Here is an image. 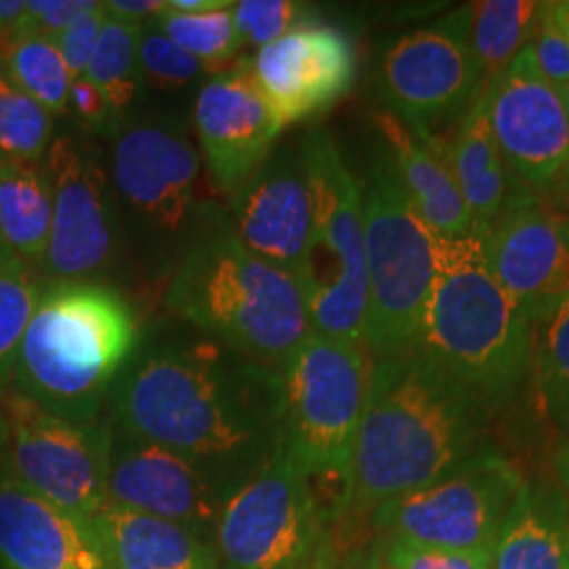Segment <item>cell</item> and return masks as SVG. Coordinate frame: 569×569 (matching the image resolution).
I'll list each match as a JSON object with an SVG mask.
<instances>
[{
	"label": "cell",
	"mask_w": 569,
	"mask_h": 569,
	"mask_svg": "<svg viewBox=\"0 0 569 569\" xmlns=\"http://www.w3.org/2000/svg\"><path fill=\"white\" fill-rule=\"evenodd\" d=\"M110 425L169 449L226 491L283 441L281 367L218 340L136 348L110 392Z\"/></svg>",
	"instance_id": "6da1fadb"
},
{
	"label": "cell",
	"mask_w": 569,
	"mask_h": 569,
	"mask_svg": "<svg viewBox=\"0 0 569 569\" xmlns=\"http://www.w3.org/2000/svg\"><path fill=\"white\" fill-rule=\"evenodd\" d=\"M491 411L488 401L418 348L373 359L336 519L369 517L488 446Z\"/></svg>",
	"instance_id": "7a4b0ae2"
},
{
	"label": "cell",
	"mask_w": 569,
	"mask_h": 569,
	"mask_svg": "<svg viewBox=\"0 0 569 569\" xmlns=\"http://www.w3.org/2000/svg\"><path fill=\"white\" fill-rule=\"evenodd\" d=\"M138 348V326L119 291L56 283L42 291L13 367V392L72 422L100 420Z\"/></svg>",
	"instance_id": "3957f363"
},
{
	"label": "cell",
	"mask_w": 569,
	"mask_h": 569,
	"mask_svg": "<svg viewBox=\"0 0 569 569\" xmlns=\"http://www.w3.org/2000/svg\"><path fill=\"white\" fill-rule=\"evenodd\" d=\"M416 348L493 409L523 385L531 361L529 321L493 277L475 234L437 237L435 277Z\"/></svg>",
	"instance_id": "277c9868"
},
{
	"label": "cell",
	"mask_w": 569,
	"mask_h": 569,
	"mask_svg": "<svg viewBox=\"0 0 569 569\" xmlns=\"http://www.w3.org/2000/svg\"><path fill=\"white\" fill-rule=\"evenodd\" d=\"M164 305L213 340L266 366H283L312 333L296 274L249 251L232 230L188 249Z\"/></svg>",
	"instance_id": "5b68a950"
},
{
	"label": "cell",
	"mask_w": 569,
	"mask_h": 569,
	"mask_svg": "<svg viewBox=\"0 0 569 569\" xmlns=\"http://www.w3.org/2000/svg\"><path fill=\"white\" fill-rule=\"evenodd\" d=\"M312 226L298 283L312 331L363 346L367 319L366 222L361 186L327 131L300 143ZM366 348V346H363Z\"/></svg>",
	"instance_id": "8992f818"
},
{
	"label": "cell",
	"mask_w": 569,
	"mask_h": 569,
	"mask_svg": "<svg viewBox=\"0 0 569 569\" xmlns=\"http://www.w3.org/2000/svg\"><path fill=\"white\" fill-rule=\"evenodd\" d=\"M361 201L367 258L363 346L378 359L418 345L435 277L437 234L407 201L385 150L373 159L361 186Z\"/></svg>",
	"instance_id": "52a82bcc"
},
{
	"label": "cell",
	"mask_w": 569,
	"mask_h": 569,
	"mask_svg": "<svg viewBox=\"0 0 569 569\" xmlns=\"http://www.w3.org/2000/svg\"><path fill=\"white\" fill-rule=\"evenodd\" d=\"M369 373L371 359L363 346L317 331L281 366L284 451L315 486L331 483L338 489L340 502L366 409Z\"/></svg>",
	"instance_id": "ba28073f"
},
{
	"label": "cell",
	"mask_w": 569,
	"mask_h": 569,
	"mask_svg": "<svg viewBox=\"0 0 569 569\" xmlns=\"http://www.w3.org/2000/svg\"><path fill=\"white\" fill-rule=\"evenodd\" d=\"M211 550L218 569H319L333 552L323 502L283 441L226 493Z\"/></svg>",
	"instance_id": "9c48e42d"
},
{
	"label": "cell",
	"mask_w": 569,
	"mask_h": 569,
	"mask_svg": "<svg viewBox=\"0 0 569 569\" xmlns=\"http://www.w3.org/2000/svg\"><path fill=\"white\" fill-rule=\"evenodd\" d=\"M526 483L519 468L483 446L427 486L388 500L369 521L378 538L491 552Z\"/></svg>",
	"instance_id": "30bf717a"
},
{
	"label": "cell",
	"mask_w": 569,
	"mask_h": 569,
	"mask_svg": "<svg viewBox=\"0 0 569 569\" xmlns=\"http://www.w3.org/2000/svg\"><path fill=\"white\" fill-rule=\"evenodd\" d=\"M486 87L470 42V4L399 37L380 58V98L413 129L462 119Z\"/></svg>",
	"instance_id": "8fae6325"
},
{
	"label": "cell",
	"mask_w": 569,
	"mask_h": 569,
	"mask_svg": "<svg viewBox=\"0 0 569 569\" xmlns=\"http://www.w3.org/2000/svg\"><path fill=\"white\" fill-rule=\"evenodd\" d=\"M4 407L13 430V479L82 521L100 512L108 505L110 422H72L13 390Z\"/></svg>",
	"instance_id": "7c38bea8"
},
{
	"label": "cell",
	"mask_w": 569,
	"mask_h": 569,
	"mask_svg": "<svg viewBox=\"0 0 569 569\" xmlns=\"http://www.w3.org/2000/svg\"><path fill=\"white\" fill-rule=\"evenodd\" d=\"M489 122L502 161L533 190L569 178V108L538 70L531 47L486 87Z\"/></svg>",
	"instance_id": "4fadbf2b"
},
{
	"label": "cell",
	"mask_w": 569,
	"mask_h": 569,
	"mask_svg": "<svg viewBox=\"0 0 569 569\" xmlns=\"http://www.w3.org/2000/svg\"><path fill=\"white\" fill-rule=\"evenodd\" d=\"M44 173L53 222L42 268L60 283H79L102 272L114 253L108 180L96 154L70 136L49 146Z\"/></svg>",
	"instance_id": "5bb4252c"
},
{
	"label": "cell",
	"mask_w": 569,
	"mask_h": 569,
	"mask_svg": "<svg viewBox=\"0 0 569 569\" xmlns=\"http://www.w3.org/2000/svg\"><path fill=\"white\" fill-rule=\"evenodd\" d=\"M110 428L108 505L182 526L211 545L228 491L182 456Z\"/></svg>",
	"instance_id": "9a60e30c"
},
{
	"label": "cell",
	"mask_w": 569,
	"mask_h": 569,
	"mask_svg": "<svg viewBox=\"0 0 569 569\" xmlns=\"http://www.w3.org/2000/svg\"><path fill=\"white\" fill-rule=\"evenodd\" d=\"M486 260L529 323H549L569 300V222L512 201L477 237Z\"/></svg>",
	"instance_id": "2e32d148"
},
{
	"label": "cell",
	"mask_w": 569,
	"mask_h": 569,
	"mask_svg": "<svg viewBox=\"0 0 569 569\" xmlns=\"http://www.w3.org/2000/svg\"><path fill=\"white\" fill-rule=\"evenodd\" d=\"M251 77L284 127L329 110L357 81L355 42L333 26L298 23L249 61Z\"/></svg>",
	"instance_id": "e0dca14e"
},
{
	"label": "cell",
	"mask_w": 569,
	"mask_h": 569,
	"mask_svg": "<svg viewBox=\"0 0 569 569\" xmlns=\"http://www.w3.org/2000/svg\"><path fill=\"white\" fill-rule=\"evenodd\" d=\"M194 127L213 182L226 194H234L264 164L284 129L253 81L249 61L204 82L194 103Z\"/></svg>",
	"instance_id": "ac0fdd59"
},
{
	"label": "cell",
	"mask_w": 569,
	"mask_h": 569,
	"mask_svg": "<svg viewBox=\"0 0 569 569\" xmlns=\"http://www.w3.org/2000/svg\"><path fill=\"white\" fill-rule=\"evenodd\" d=\"M112 182L127 207L161 232L192 213L201 161L182 129L167 122L124 127L112 138Z\"/></svg>",
	"instance_id": "d6986e66"
},
{
	"label": "cell",
	"mask_w": 569,
	"mask_h": 569,
	"mask_svg": "<svg viewBox=\"0 0 569 569\" xmlns=\"http://www.w3.org/2000/svg\"><path fill=\"white\" fill-rule=\"evenodd\" d=\"M230 199L234 237L266 262L298 277L312 226L302 152L272 150Z\"/></svg>",
	"instance_id": "ffe728a7"
},
{
	"label": "cell",
	"mask_w": 569,
	"mask_h": 569,
	"mask_svg": "<svg viewBox=\"0 0 569 569\" xmlns=\"http://www.w3.org/2000/svg\"><path fill=\"white\" fill-rule=\"evenodd\" d=\"M0 569H108L89 521L16 479L0 486Z\"/></svg>",
	"instance_id": "44dd1931"
},
{
	"label": "cell",
	"mask_w": 569,
	"mask_h": 569,
	"mask_svg": "<svg viewBox=\"0 0 569 569\" xmlns=\"http://www.w3.org/2000/svg\"><path fill=\"white\" fill-rule=\"evenodd\" d=\"M373 127L407 201L428 230L441 239L470 237L472 220L449 169V143L388 110L376 112Z\"/></svg>",
	"instance_id": "7402d4cb"
},
{
	"label": "cell",
	"mask_w": 569,
	"mask_h": 569,
	"mask_svg": "<svg viewBox=\"0 0 569 569\" xmlns=\"http://www.w3.org/2000/svg\"><path fill=\"white\" fill-rule=\"evenodd\" d=\"M89 526L108 569H218L207 540L163 519L106 505Z\"/></svg>",
	"instance_id": "603a6c76"
},
{
	"label": "cell",
	"mask_w": 569,
	"mask_h": 569,
	"mask_svg": "<svg viewBox=\"0 0 569 569\" xmlns=\"http://www.w3.org/2000/svg\"><path fill=\"white\" fill-rule=\"evenodd\" d=\"M491 569H569V502L561 489L526 483L498 533Z\"/></svg>",
	"instance_id": "cb8c5ba5"
},
{
	"label": "cell",
	"mask_w": 569,
	"mask_h": 569,
	"mask_svg": "<svg viewBox=\"0 0 569 569\" xmlns=\"http://www.w3.org/2000/svg\"><path fill=\"white\" fill-rule=\"evenodd\" d=\"M449 169L479 237L493 224L509 199V169L502 161L489 122L486 91L460 119L449 143Z\"/></svg>",
	"instance_id": "d4e9b609"
},
{
	"label": "cell",
	"mask_w": 569,
	"mask_h": 569,
	"mask_svg": "<svg viewBox=\"0 0 569 569\" xmlns=\"http://www.w3.org/2000/svg\"><path fill=\"white\" fill-rule=\"evenodd\" d=\"M53 222V188L47 173L0 157V241L21 260L42 264Z\"/></svg>",
	"instance_id": "484cf974"
},
{
	"label": "cell",
	"mask_w": 569,
	"mask_h": 569,
	"mask_svg": "<svg viewBox=\"0 0 569 569\" xmlns=\"http://www.w3.org/2000/svg\"><path fill=\"white\" fill-rule=\"evenodd\" d=\"M540 20L533 0L470 2V42L486 81L496 79L528 47Z\"/></svg>",
	"instance_id": "4316f807"
},
{
	"label": "cell",
	"mask_w": 569,
	"mask_h": 569,
	"mask_svg": "<svg viewBox=\"0 0 569 569\" xmlns=\"http://www.w3.org/2000/svg\"><path fill=\"white\" fill-rule=\"evenodd\" d=\"M0 56L4 77L41 103L51 117L68 110L72 77L53 39L28 37L7 44Z\"/></svg>",
	"instance_id": "83f0119b"
},
{
	"label": "cell",
	"mask_w": 569,
	"mask_h": 569,
	"mask_svg": "<svg viewBox=\"0 0 569 569\" xmlns=\"http://www.w3.org/2000/svg\"><path fill=\"white\" fill-rule=\"evenodd\" d=\"M140 37L142 26L106 16L100 41L84 72V79L102 89L119 114H124L127 106L136 100L142 87Z\"/></svg>",
	"instance_id": "f1b7e54d"
},
{
	"label": "cell",
	"mask_w": 569,
	"mask_h": 569,
	"mask_svg": "<svg viewBox=\"0 0 569 569\" xmlns=\"http://www.w3.org/2000/svg\"><path fill=\"white\" fill-rule=\"evenodd\" d=\"M41 300L20 256L0 241V397L13 390V367L23 333Z\"/></svg>",
	"instance_id": "f546056e"
},
{
	"label": "cell",
	"mask_w": 569,
	"mask_h": 569,
	"mask_svg": "<svg viewBox=\"0 0 569 569\" xmlns=\"http://www.w3.org/2000/svg\"><path fill=\"white\" fill-rule=\"evenodd\" d=\"M232 9L234 4L230 9L203 16H183L164 9L152 21L169 41L182 47L183 51H188L197 60L203 61L207 72L220 74L230 68V60L241 47Z\"/></svg>",
	"instance_id": "4dcf8cb0"
},
{
	"label": "cell",
	"mask_w": 569,
	"mask_h": 569,
	"mask_svg": "<svg viewBox=\"0 0 569 569\" xmlns=\"http://www.w3.org/2000/svg\"><path fill=\"white\" fill-rule=\"evenodd\" d=\"M53 117L0 70V157L34 163L47 154Z\"/></svg>",
	"instance_id": "1f68e13d"
},
{
	"label": "cell",
	"mask_w": 569,
	"mask_h": 569,
	"mask_svg": "<svg viewBox=\"0 0 569 569\" xmlns=\"http://www.w3.org/2000/svg\"><path fill=\"white\" fill-rule=\"evenodd\" d=\"M538 382L550 420L569 428V300L547 323L538 355Z\"/></svg>",
	"instance_id": "d6a6232c"
},
{
	"label": "cell",
	"mask_w": 569,
	"mask_h": 569,
	"mask_svg": "<svg viewBox=\"0 0 569 569\" xmlns=\"http://www.w3.org/2000/svg\"><path fill=\"white\" fill-rule=\"evenodd\" d=\"M140 68L146 81L163 89L183 87L207 72L203 61L183 51L176 42L169 41L154 21L142 26Z\"/></svg>",
	"instance_id": "836d02e7"
},
{
	"label": "cell",
	"mask_w": 569,
	"mask_h": 569,
	"mask_svg": "<svg viewBox=\"0 0 569 569\" xmlns=\"http://www.w3.org/2000/svg\"><path fill=\"white\" fill-rule=\"evenodd\" d=\"M305 9L300 2L291 0H241L234 2L232 18L241 47H258L281 39L298 23H302Z\"/></svg>",
	"instance_id": "e575fe53"
},
{
	"label": "cell",
	"mask_w": 569,
	"mask_h": 569,
	"mask_svg": "<svg viewBox=\"0 0 569 569\" xmlns=\"http://www.w3.org/2000/svg\"><path fill=\"white\" fill-rule=\"evenodd\" d=\"M385 569H491V552L439 549L395 538H376Z\"/></svg>",
	"instance_id": "d590c367"
},
{
	"label": "cell",
	"mask_w": 569,
	"mask_h": 569,
	"mask_svg": "<svg viewBox=\"0 0 569 569\" xmlns=\"http://www.w3.org/2000/svg\"><path fill=\"white\" fill-rule=\"evenodd\" d=\"M529 47L533 51V60L540 74L557 89L568 87L569 41L550 20L547 2H540V20Z\"/></svg>",
	"instance_id": "8d00e7d4"
},
{
	"label": "cell",
	"mask_w": 569,
	"mask_h": 569,
	"mask_svg": "<svg viewBox=\"0 0 569 569\" xmlns=\"http://www.w3.org/2000/svg\"><path fill=\"white\" fill-rule=\"evenodd\" d=\"M103 23H106V11L100 2L98 9L87 13L77 23H72L68 30H63L60 37L53 39L60 49L61 58L70 70L72 81L84 77L91 58H93L96 44L100 41Z\"/></svg>",
	"instance_id": "74e56055"
},
{
	"label": "cell",
	"mask_w": 569,
	"mask_h": 569,
	"mask_svg": "<svg viewBox=\"0 0 569 569\" xmlns=\"http://www.w3.org/2000/svg\"><path fill=\"white\" fill-rule=\"evenodd\" d=\"M68 106H72L82 124L93 129L96 133L114 138L121 131L122 114L114 110V106L103 96L102 89L84 77L72 81Z\"/></svg>",
	"instance_id": "f35d334b"
},
{
	"label": "cell",
	"mask_w": 569,
	"mask_h": 569,
	"mask_svg": "<svg viewBox=\"0 0 569 569\" xmlns=\"http://www.w3.org/2000/svg\"><path fill=\"white\" fill-rule=\"evenodd\" d=\"M103 11L112 20L143 26L146 20H154L164 11L163 0H110L102 2Z\"/></svg>",
	"instance_id": "ab89813d"
},
{
	"label": "cell",
	"mask_w": 569,
	"mask_h": 569,
	"mask_svg": "<svg viewBox=\"0 0 569 569\" xmlns=\"http://www.w3.org/2000/svg\"><path fill=\"white\" fill-rule=\"evenodd\" d=\"M4 397H0V486L13 479V430L4 407Z\"/></svg>",
	"instance_id": "60d3db41"
},
{
	"label": "cell",
	"mask_w": 569,
	"mask_h": 569,
	"mask_svg": "<svg viewBox=\"0 0 569 569\" xmlns=\"http://www.w3.org/2000/svg\"><path fill=\"white\" fill-rule=\"evenodd\" d=\"M234 2L230 0H167L164 9L171 13H183V16H203L230 9Z\"/></svg>",
	"instance_id": "b9f144b4"
},
{
	"label": "cell",
	"mask_w": 569,
	"mask_h": 569,
	"mask_svg": "<svg viewBox=\"0 0 569 569\" xmlns=\"http://www.w3.org/2000/svg\"><path fill=\"white\" fill-rule=\"evenodd\" d=\"M23 9H26L23 0H0V49L7 41L13 23L20 20Z\"/></svg>",
	"instance_id": "7bdbcfd3"
},
{
	"label": "cell",
	"mask_w": 569,
	"mask_h": 569,
	"mask_svg": "<svg viewBox=\"0 0 569 569\" xmlns=\"http://www.w3.org/2000/svg\"><path fill=\"white\" fill-rule=\"evenodd\" d=\"M555 472L559 479V489L569 502V441H566L555 456Z\"/></svg>",
	"instance_id": "ee69618b"
},
{
	"label": "cell",
	"mask_w": 569,
	"mask_h": 569,
	"mask_svg": "<svg viewBox=\"0 0 569 569\" xmlns=\"http://www.w3.org/2000/svg\"><path fill=\"white\" fill-rule=\"evenodd\" d=\"M547 7H549L550 20L557 26V30L569 41V0L547 2Z\"/></svg>",
	"instance_id": "f6af8a7d"
},
{
	"label": "cell",
	"mask_w": 569,
	"mask_h": 569,
	"mask_svg": "<svg viewBox=\"0 0 569 569\" xmlns=\"http://www.w3.org/2000/svg\"><path fill=\"white\" fill-rule=\"evenodd\" d=\"M357 569H385V566H382V561H380V557H378L376 549H371L369 550V555H367V557L359 559Z\"/></svg>",
	"instance_id": "bcb514c9"
},
{
	"label": "cell",
	"mask_w": 569,
	"mask_h": 569,
	"mask_svg": "<svg viewBox=\"0 0 569 569\" xmlns=\"http://www.w3.org/2000/svg\"><path fill=\"white\" fill-rule=\"evenodd\" d=\"M319 569H345L340 566V561H338V555H336V550L327 557L326 561H323V566Z\"/></svg>",
	"instance_id": "7dc6e473"
},
{
	"label": "cell",
	"mask_w": 569,
	"mask_h": 569,
	"mask_svg": "<svg viewBox=\"0 0 569 569\" xmlns=\"http://www.w3.org/2000/svg\"><path fill=\"white\" fill-rule=\"evenodd\" d=\"M559 188H561V192H563V194H566V199H568V201H569V178H568V180H566V182L561 183V186H559Z\"/></svg>",
	"instance_id": "c3c4849f"
},
{
	"label": "cell",
	"mask_w": 569,
	"mask_h": 569,
	"mask_svg": "<svg viewBox=\"0 0 569 569\" xmlns=\"http://www.w3.org/2000/svg\"><path fill=\"white\" fill-rule=\"evenodd\" d=\"M561 91V96H563V100H566V103H568L569 108V84L568 87H563V89H559Z\"/></svg>",
	"instance_id": "681fc988"
}]
</instances>
